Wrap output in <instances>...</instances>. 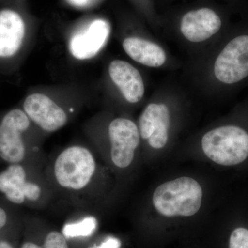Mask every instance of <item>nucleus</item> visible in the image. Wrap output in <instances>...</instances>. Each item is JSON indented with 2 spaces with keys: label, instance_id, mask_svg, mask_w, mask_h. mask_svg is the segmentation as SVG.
I'll list each match as a JSON object with an SVG mask.
<instances>
[{
  "label": "nucleus",
  "instance_id": "obj_3",
  "mask_svg": "<svg viewBox=\"0 0 248 248\" xmlns=\"http://www.w3.org/2000/svg\"><path fill=\"white\" fill-rule=\"evenodd\" d=\"M202 197L200 184L192 178L183 177L160 185L153 194V202L162 216L187 217L198 213Z\"/></svg>",
  "mask_w": 248,
  "mask_h": 248
},
{
  "label": "nucleus",
  "instance_id": "obj_20",
  "mask_svg": "<svg viewBox=\"0 0 248 248\" xmlns=\"http://www.w3.org/2000/svg\"><path fill=\"white\" fill-rule=\"evenodd\" d=\"M0 248H16L14 243L6 237L0 239Z\"/></svg>",
  "mask_w": 248,
  "mask_h": 248
},
{
  "label": "nucleus",
  "instance_id": "obj_11",
  "mask_svg": "<svg viewBox=\"0 0 248 248\" xmlns=\"http://www.w3.org/2000/svg\"><path fill=\"white\" fill-rule=\"evenodd\" d=\"M26 24L17 11L0 10V59L13 58L22 48Z\"/></svg>",
  "mask_w": 248,
  "mask_h": 248
},
{
  "label": "nucleus",
  "instance_id": "obj_15",
  "mask_svg": "<svg viewBox=\"0 0 248 248\" xmlns=\"http://www.w3.org/2000/svg\"><path fill=\"white\" fill-rule=\"evenodd\" d=\"M95 228V222L92 218H88L81 223L65 226L63 234L67 237L89 236Z\"/></svg>",
  "mask_w": 248,
  "mask_h": 248
},
{
  "label": "nucleus",
  "instance_id": "obj_14",
  "mask_svg": "<svg viewBox=\"0 0 248 248\" xmlns=\"http://www.w3.org/2000/svg\"><path fill=\"white\" fill-rule=\"evenodd\" d=\"M19 248H69L66 236L60 232H50L46 236L45 241L42 245H38L31 241L22 243Z\"/></svg>",
  "mask_w": 248,
  "mask_h": 248
},
{
  "label": "nucleus",
  "instance_id": "obj_9",
  "mask_svg": "<svg viewBox=\"0 0 248 248\" xmlns=\"http://www.w3.org/2000/svg\"><path fill=\"white\" fill-rule=\"evenodd\" d=\"M169 108L163 104H151L142 112L139 120L140 137L148 140L152 148H164L169 140Z\"/></svg>",
  "mask_w": 248,
  "mask_h": 248
},
{
  "label": "nucleus",
  "instance_id": "obj_13",
  "mask_svg": "<svg viewBox=\"0 0 248 248\" xmlns=\"http://www.w3.org/2000/svg\"><path fill=\"white\" fill-rule=\"evenodd\" d=\"M123 48L133 60L146 66L159 67L166 62L163 48L150 41L129 37L124 41Z\"/></svg>",
  "mask_w": 248,
  "mask_h": 248
},
{
  "label": "nucleus",
  "instance_id": "obj_7",
  "mask_svg": "<svg viewBox=\"0 0 248 248\" xmlns=\"http://www.w3.org/2000/svg\"><path fill=\"white\" fill-rule=\"evenodd\" d=\"M110 33V26L105 19H96L72 36L69 50L75 58L89 60L104 48Z\"/></svg>",
  "mask_w": 248,
  "mask_h": 248
},
{
  "label": "nucleus",
  "instance_id": "obj_17",
  "mask_svg": "<svg viewBox=\"0 0 248 248\" xmlns=\"http://www.w3.org/2000/svg\"><path fill=\"white\" fill-rule=\"evenodd\" d=\"M11 217L7 209L0 205V239L2 237V234L6 232L8 226L11 223Z\"/></svg>",
  "mask_w": 248,
  "mask_h": 248
},
{
  "label": "nucleus",
  "instance_id": "obj_18",
  "mask_svg": "<svg viewBox=\"0 0 248 248\" xmlns=\"http://www.w3.org/2000/svg\"><path fill=\"white\" fill-rule=\"evenodd\" d=\"M70 4L78 9H87L95 4L99 0H66Z\"/></svg>",
  "mask_w": 248,
  "mask_h": 248
},
{
  "label": "nucleus",
  "instance_id": "obj_16",
  "mask_svg": "<svg viewBox=\"0 0 248 248\" xmlns=\"http://www.w3.org/2000/svg\"><path fill=\"white\" fill-rule=\"evenodd\" d=\"M228 248H248V228L239 227L232 232Z\"/></svg>",
  "mask_w": 248,
  "mask_h": 248
},
{
  "label": "nucleus",
  "instance_id": "obj_4",
  "mask_svg": "<svg viewBox=\"0 0 248 248\" xmlns=\"http://www.w3.org/2000/svg\"><path fill=\"white\" fill-rule=\"evenodd\" d=\"M202 146L205 155L216 164L235 166L248 157V133L238 125H223L205 134Z\"/></svg>",
  "mask_w": 248,
  "mask_h": 248
},
{
  "label": "nucleus",
  "instance_id": "obj_12",
  "mask_svg": "<svg viewBox=\"0 0 248 248\" xmlns=\"http://www.w3.org/2000/svg\"><path fill=\"white\" fill-rule=\"evenodd\" d=\"M109 74L128 102L135 104L141 100L144 94V84L135 67L122 60H114L109 66Z\"/></svg>",
  "mask_w": 248,
  "mask_h": 248
},
{
  "label": "nucleus",
  "instance_id": "obj_1",
  "mask_svg": "<svg viewBox=\"0 0 248 248\" xmlns=\"http://www.w3.org/2000/svg\"><path fill=\"white\" fill-rule=\"evenodd\" d=\"M48 167L46 174L52 187L71 197H94L99 166L95 155L87 147H67Z\"/></svg>",
  "mask_w": 248,
  "mask_h": 248
},
{
  "label": "nucleus",
  "instance_id": "obj_8",
  "mask_svg": "<svg viewBox=\"0 0 248 248\" xmlns=\"http://www.w3.org/2000/svg\"><path fill=\"white\" fill-rule=\"evenodd\" d=\"M23 108L31 122L45 131H57L68 120L63 108L45 94L35 93L28 96Z\"/></svg>",
  "mask_w": 248,
  "mask_h": 248
},
{
  "label": "nucleus",
  "instance_id": "obj_19",
  "mask_svg": "<svg viewBox=\"0 0 248 248\" xmlns=\"http://www.w3.org/2000/svg\"><path fill=\"white\" fill-rule=\"evenodd\" d=\"M120 247V242L118 240L111 238L103 243L100 246L95 248H119Z\"/></svg>",
  "mask_w": 248,
  "mask_h": 248
},
{
  "label": "nucleus",
  "instance_id": "obj_6",
  "mask_svg": "<svg viewBox=\"0 0 248 248\" xmlns=\"http://www.w3.org/2000/svg\"><path fill=\"white\" fill-rule=\"evenodd\" d=\"M110 160L118 169L128 168L133 163L140 142L138 125L133 121L117 118L108 127Z\"/></svg>",
  "mask_w": 248,
  "mask_h": 248
},
{
  "label": "nucleus",
  "instance_id": "obj_2",
  "mask_svg": "<svg viewBox=\"0 0 248 248\" xmlns=\"http://www.w3.org/2000/svg\"><path fill=\"white\" fill-rule=\"evenodd\" d=\"M32 160L9 164L0 172V193L10 203L39 206L49 199L50 185L46 174Z\"/></svg>",
  "mask_w": 248,
  "mask_h": 248
},
{
  "label": "nucleus",
  "instance_id": "obj_5",
  "mask_svg": "<svg viewBox=\"0 0 248 248\" xmlns=\"http://www.w3.org/2000/svg\"><path fill=\"white\" fill-rule=\"evenodd\" d=\"M31 121L24 111L13 109L0 122V159L8 164H21L33 159L25 135Z\"/></svg>",
  "mask_w": 248,
  "mask_h": 248
},
{
  "label": "nucleus",
  "instance_id": "obj_10",
  "mask_svg": "<svg viewBox=\"0 0 248 248\" xmlns=\"http://www.w3.org/2000/svg\"><path fill=\"white\" fill-rule=\"evenodd\" d=\"M221 18L210 9L203 8L184 15L181 31L187 40L202 42L208 40L221 29Z\"/></svg>",
  "mask_w": 248,
  "mask_h": 248
}]
</instances>
